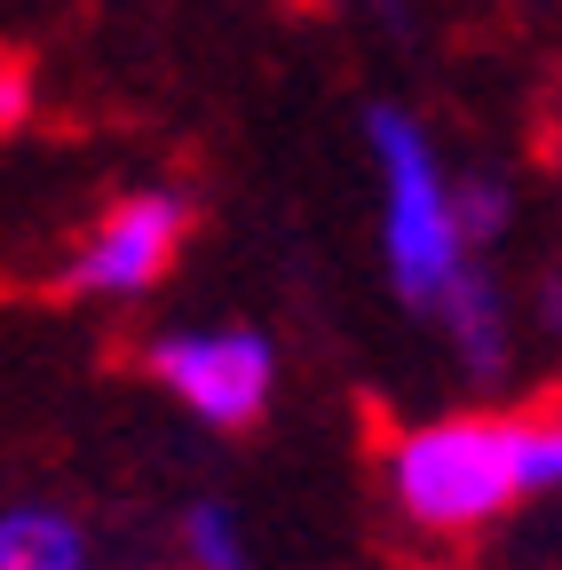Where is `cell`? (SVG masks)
<instances>
[{"label":"cell","instance_id":"cell-3","mask_svg":"<svg viewBox=\"0 0 562 570\" xmlns=\"http://www.w3.org/2000/svg\"><path fill=\"white\" fill-rule=\"evenodd\" d=\"M151 381L206 428H254L277 389V348L254 325H183L151 341Z\"/></svg>","mask_w":562,"mask_h":570},{"label":"cell","instance_id":"cell-2","mask_svg":"<svg viewBox=\"0 0 562 570\" xmlns=\"http://www.w3.org/2000/svg\"><path fill=\"white\" fill-rule=\"evenodd\" d=\"M388 499L412 531L428 539H460L500 523L515 499H531L523 483V420L507 412H444L420 420L388 444Z\"/></svg>","mask_w":562,"mask_h":570},{"label":"cell","instance_id":"cell-8","mask_svg":"<svg viewBox=\"0 0 562 570\" xmlns=\"http://www.w3.org/2000/svg\"><path fill=\"white\" fill-rule=\"evenodd\" d=\"M507 190L491 183V175H460V223H467V238H475V254H491L507 238Z\"/></svg>","mask_w":562,"mask_h":570},{"label":"cell","instance_id":"cell-7","mask_svg":"<svg viewBox=\"0 0 562 570\" xmlns=\"http://www.w3.org/2000/svg\"><path fill=\"white\" fill-rule=\"evenodd\" d=\"M523 483H531V499L562 491V404L523 412Z\"/></svg>","mask_w":562,"mask_h":570},{"label":"cell","instance_id":"cell-5","mask_svg":"<svg viewBox=\"0 0 562 570\" xmlns=\"http://www.w3.org/2000/svg\"><path fill=\"white\" fill-rule=\"evenodd\" d=\"M0 570H88V531L63 508H0Z\"/></svg>","mask_w":562,"mask_h":570},{"label":"cell","instance_id":"cell-6","mask_svg":"<svg viewBox=\"0 0 562 570\" xmlns=\"http://www.w3.org/2000/svg\"><path fill=\"white\" fill-rule=\"evenodd\" d=\"M175 539H183V562H190V570H246V562H254L246 523H238V508H223V499H190Z\"/></svg>","mask_w":562,"mask_h":570},{"label":"cell","instance_id":"cell-4","mask_svg":"<svg viewBox=\"0 0 562 570\" xmlns=\"http://www.w3.org/2000/svg\"><path fill=\"white\" fill-rule=\"evenodd\" d=\"M183 238H190V198H175V190H135V198H119L103 223L72 246L63 285L88 294V302H144L151 285L175 269Z\"/></svg>","mask_w":562,"mask_h":570},{"label":"cell","instance_id":"cell-1","mask_svg":"<svg viewBox=\"0 0 562 570\" xmlns=\"http://www.w3.org/2000/svg\"><path fill=\"white\" fill-rule=\"evenodd\" d=\"M365 151H373V190H381V254H388V285L396 302L436 317L452 285H467L483 269L467 223H460V175L444 167V151L428 142L412 111L373 104L365 111Z\"/></svg>","mask_w":562,"mask_h":570},{"label":"cell","instance_id":"cell-9","mask_svg":"<svg viewBox=\"0 0 562 570\" xmlns=\"http://www.w3.org/2000/svg\"><path fill=\"white\" fill-rule=\"evenodd\" d=\"M531 309H539V325L562 341V269H554V277H539V302H531Z\"/></svg>","mask_w":562,"mask_h":570}]
</instances>
